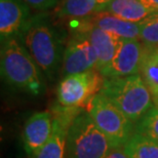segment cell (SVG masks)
I'll list each match as a JSON object with an SVG mask.
<instances>
[{"label": "cell", "instance_id": "cell-8", "mask_svg": "<svg viewBox=\"0 0 158 158\" xmlns=\"http://www.w3.org/2000/svg\"><path fill=\"white\" fill-rule=\"evenodd\" d=\"M142 56L143 42L140 39L121 38L114 58L100 73L105 78L138 75L141 71Z\"/></svg>", "mask_w": 158, "mask_h": 158}, {"label": "cell", "instance_id": "cell-11", "mask_svg": "<svg viewBox=\"0 0 158 158\" xmlns=\"http://www.w3.org/2000/svg\"><path fill=\"white\" fill-rule=\"evenodd\" d=\"M31 11L23 0H0V37L1 41L20 36L29 23Z\"/></svg>", "mask_w": 158, "mask_h": 158}, {"label": "cell", "instance_id": "cell-9", "mask_svg": "<svg viewBox=\"0 0 158 158\" xmlns=\"http://www.w3.org/2000/svg\"><path fill=\"white\" fill-rule=\"evenodd\" d=\"M83 109L67 108L59 105L53 108V127L49 140L33 158H65L69 127Z\"/></svg>", "mask_w": 158, "mask_h": 158}, {"label": "cell", "instance_id": "cell-10", "mask_svg": "<svg viewBox=\"0 0 158 158\" xmlns=\"http://www.w3.org/2000/svg\"><path fill=\"white\" fill-rule=\"evenodd\" d=\"M53 115L49 111L35 112L25 123L22 142L25 152L33 158L47 143L52 132Z\"/></svg>", "mask_w": 158, "mask_h": 158}, {"label": "cell", "instance_id": "cell-13", "mask_svg": "<svg viewBox=\"0 0 158 158\" xmlns=\"http://www.w3.org/2000/svg\"><path fill=\"white\" fill-rule=\"evenodd\" d=\"M90 24L99 27L106 32L123 39H140L139 23L124 21L116 15L106 11L96 12L85 18Z\"/></svg>", "mask_w": 158, "mask_h": 158}, {"label": "cell", "instance_id": "cell-21", "mask_svg": "<svg viewBox=\"0 0 158 158\" xmlns=\"http://www.w3.org/2000/svg\"><path fill=\"white\" fill-rule=\"evenodd\" d=\"M105 158H128L123 148H112Z\"/></svg>", "mask_w": 158, "mask_h": 158}, {"label": "cell", "instance_id": "cell-2", "mask_svg": "<svg viewBox=\"0 0 158 158\" xmlns=\"http://www.w3.org/2000/svg\"><path fill=\"white\" fill-rule=\"evenodd\" d=\"M1 76L10 86L38 96L44 90L40 68L17 37L1 41L0 52Z\"/></svg>", "mask_w": 158, "mask_h": 158}, {"label": "cell", "instance_id": "cell-17", "mask_svg": "<svg viewBox=\"0 0 158 158\" xmlns=\"http://www.w3.org/2000/svg\"><path fill=\"white\" fill-rule=\"evenodd\" d=\"M128 158H158V144L135 131L123 146Z\"/></svg>", "mask_w": 158, "mask_h": 158}, {"label": "cell", "instance_id": "cell-6", "mask_svg": "<svg viewBox=\"0 0 158 158\" xmlns=\"http://www.w3.org/2000/svg\"><path fill=\"white\" fill-rule=\"evenodd\" d=\"M104 82L105 77L96 68L64 76L56 90L58 104L67 108H86L90 100L101 91Z\"/></svg>", "mask_w": 158, "mask_h": 158}, {"label": "cell", "instance_id": "cell-14", "mask_svg": "<svg viewBox=\"0 0 158 158\" xmlns=\"http://www.w3.org/2000/svg\"><path fill=\"white\" fill-rule=\"evenodd\" d=\"M100 11L109 12L132 23H140L149 15L155 12L145 6L141 0H110L106 4L100 5L98 12Z\"/></svg>", "mask_w": 158, "mask_h": 158}, {"label": "cell", "instance_id": "cell-1", "mask_svg": "<svg viewBox=\"0 0 158 158\" xmlns=\"http://www.w3.org/2000/svg\"><path fill=\"white\" fill-rule=\"evenodd\" d=\"M19 38L45 76L52 79L58 73L64 56V37L47 14L40 12L30 19Z\"/></svg>", "mask_w": 158, "mask_h": 158}, {"label": "cell", "instance_id": "cell-15", "mask_svg": "<svg viewBox=\"0 0 158 158\" xmlns=\"http://www.w3.org/2000/svg\"><path fill=\"white\" fill-rule=\"evenodd\" d=\"M140 75L150 90L154 106L158 108V44L143 43Z\"/></svg>", "mask_w": 158, "mask_h": 158}, {"label": "cell", "instance_id": "cell-20", "mask_svg": "<svg viewBox=\"0 0 158 158\" xmlns=\"http://www.w3.org/2000/svg\"><path fill=\"white\" fill-rule=\"evenodd\" d=\"M23 1L29 5L30 8L43 12L56 7L62 0H23Z\"/></svg>", "mask_w": 158, "mask_h": 158}, {"label": "cell", "instance_id": "cell-23", "mask_svg": "<svg viewBox=\"0 0 158 158\" xmlns=\"http://www.w3.org/2000/svg\"><path fill=\"white\" fill-rule=\"evenodd\" d=\"M110 0H97L98 4L99 5H103V4H106V3H108Z\"/></svg>", "mask_w": 158, "mask_h": 158}, {"label": "cell", "instance_id": "cell-16", "mask_svg": "<svg viewBox=\"0 0 158 158\" xmlns=\"http://www.w3.org/2000/svg\"><path fill=\"white\" fill-rule=\"evenodd\" d=\"M99 7L97 0H62L56 14L61 19H85L98 12Z\"/></svg>", "mask_w": 158, "mask_h": 158}, {"label": "cell", "instance_id": "cell-4", "mask_svg": "<svg viewBox=\"0 0 158 158\" xmlns=\"http://www.w3.org/2000/svg\"><path fill=\"white\" fill-rule=\"evenodd\" d=\"M112 149L87 111H81L72 121L66 141L65 158H105Z\"/></svg>", "mask_w": 158, "mask_h": 158}, {"label": "cell", "instance_id": "cell-18", "mask_svg": "<svg viewBox=\"0 0 158 158\" xmlns=\"http://www.w3.org/2000/svg\"><path fill=\"white\" fill-rule=\"evenodd\" d=\"M135 131L158 144V108L153 106L135 124Z\"/></svg>", "mask_w": 158, "mask_h": 158}, {"label": "cell", "instance_id": "cell-22", "mask_svg": "<svg viewBox=\"0 0 158 158\" xmlns=\"http://www.w3.org/2000/svg\"><path fill=\"white\" fill-rule=\"evenodd\" d=\"M141 2L151 10L158 11V0H141Z\"/></svg>", "mask_w": 158, "mask_h": 158}, {"label": "cell", "instance_id": "cell-19", "mask_svg": "<svg viewBox=\"0 0 158 158\" xmlns=\"http://www.w3.org/2000/svg\"><path fill=\"white\" fill-rule=\"evenodd\" d=\"M140 40L145 44H158V11L153 12L139 23Z\"/></svg>", "mask_w": 158, "mask_h": 158}, {"label": "cell", "instance_id": "cell-12", "mask_svg": "<svg viewBox=\"0 0 158 158\" xmlns=\"http://www.w3.org/2000/svg\"><path fill=\"white\" fill-rule=\"evenodd\" d=\"M79 31L83 32L89 38L98 56V64L96 69L99 72L104 70L114 58L121 38L100 29L90 24L86 19L80 22Z\"/></svg>", "mask_w": 158, "mask_h": 158}, {"label": "cell", "instance_id": "cell-5", "mask_svg": "<svg viewBox=\"0 0 158 158\" xmlns=\"http://www.w3.org/2000/svg\"><path fill=\"white\" fill-rule=\"evenodd\" d=\"M86 111L112 148H123L135 132V123L103 94L99 93L90 100Z\"/></svg>", "mask_w": 158, "mask_h": 158}, {"label": "cell", "instance_id": "cell-3", "mask_svg": "<svg viewBox=\"0 0 158 158\" xmlns=\"http://www.w3.org/2000/svg\"><path fill=\"white\" fill-rule=\"evenodd\" d=\"M135 124L154 106L152 96L140 74L105 78L100 91Z\"/></svg>", "mask_w": 158, "mask_h": 158}, {"label": "cell", "instance_id": "cell-7", "mask_svg": "<svg viewBox=\"0 0 158 158\" xmlns=\"http://www.w3.org/2000/svg\"><path fill=\"white\" fill-rule=\"evenodd\" d=\"M98 56L89 38L78 31L71 37L65 46L62 72L64 76L78 74L97 67Z\"/></svg>", "mask_w": 158, "mask_h": 158}]
</instances>
